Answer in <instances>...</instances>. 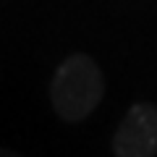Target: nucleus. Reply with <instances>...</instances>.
Instances as JSON below:
<instances>
[{
	"label": "nucleus",
	"mask_w": 157,
	"mask_h": 157,
	"mask_svg": "<svg viewBox=\"0 0 157 157\" xmlns=\"http://www.w3.org/2000/svg\"><path fill=\"white\" fill-rule=\"evenodd\" d=\"M105 97V76L92 55L71 52L55 68L50 81V105L63 123H81Z\"/></svg>",
	"instance_id": "1"
},
{
	"label": "nucleus",
	"mask_w": 157,
	"mask_h": 157,
	"mask_svg": "<svg viewBox=\"0 0 157 157\" xmlns=\"http://www.w3.org/2000/svg\"><path fill=\"white\" fill-rule=\"evenodd\" d=\"M0 157H24V155H18V152L8 149V147H0Z\"/></svg>",
	"instance_id": "3"
},
{
	"label": "nucleus",
	"mask_w": 157,
	"mask_h": 157,
	"mask_svg": "<svg viewBox=\"0 0 157 157\" xmlns=\"http://www.w3.org/2000/svg\"><path fill=\"white\" fill-rule=\"evenodd\" d=\"M115 157H157V105L136 102L113 134Z\"/></svg>",
	"instance_id": "2"
}]
</instances>
